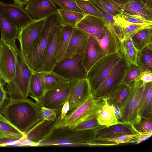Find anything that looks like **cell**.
Returning <instances> with one entry per match:
<instances>
[{
    "label": "cell",
    "instance_id": "1",
    "mask_svg": "<svg viewBox=\"0 0 152 152\" xmlns=\"http://www.w3.org/2000/svg\"><path fill=\"white\" fill-rule=\"evenodd\" d=\"M41 107L36 102L27 98H9L0 113L20 132L25 133L42 120Z\"/></svg>",
    "mask_w": 152,
    "mask_h": 152
},
{
    "label": "cell",
    "instance_id": "2",
    "mask_svg": "<svg viewBox=\"0 0 152 152\" xmlns=\"http://www.w3.org/2000/svg\"><path fill=\"white\" fill-rule=\"evenodd\" d=\"M58 12L46 18L41 31L29 53L24 57L32 72H40L42 69L47 48L52 35L62 26Z\"/></svg>",
    "mask_w": 152,
    "mask_h": 152
},
{
    "label": "cell",
    "instance_id": "3",
    "mask_svg": "<svg viewBox=\"0 0 152 152\" xmlns=\"http://www.w3.org/2000/svg\"><path fill=\"white\" fill-rule=\"evenodd\" d=\"M106 100L95 96L92 93L83 103L68 113L63 118H60L55 128L72 129L83 121L97 118Z\"/></svg>",
    "mask_w": 152,
    "mask_h": 152
},
{
    "label": "cell",
    "instance_id": "4",
    "mask_svg": "<svg viewBox=\"0 0 152 152\" xmlns=\"http://www.w3.org/2000/svg\"><path fill=\"white\" fill-rule=\"evenodd\" d=\"M96 129L76 131L68 128L55 129L51 134L39 142L38 146H86L94 138Z\"/></svg>",
    "mask_w": 152,
    "mask_h": 152
},
{
    "label": "cell",
    "instance_id": "5",
    "mask_svg": "<svg viewBox=\"0 0 152 152\" xmlns=\"http://www.w3.org/2000/svg\"><path fill=\"white\" fill-rule=\"evenodd\" d=\"M12 48L16 58V72L13 79L7 84V92L9 98H27L32 71L25 61L20 49L17 47Z\"/></svg>",
    "mask_w": 152,
    "mask_h": 152
},
{
    "label": "cell",
    "instance_id": "6",
    "mask_svg": "<svg viewBox=\"0 0 152 152\" xmlns=\"http://www.w3.org/2000/svg\"><path fill=\"white\" fill-rule=\"evenodd\" d=\"M122 56L120 52L105 55L94 65L88 72L87 77L92 92L99 86Z\"/></svg>",
    "mask_w": 152,
    "mask_h": 152
},
{
    "label": "cell",
    "instance_id": "7",
    "mask_svg": "<svg viewBox=\"0 0 152 152\" xmlns=\"http://www.w3.org/2000/svg\"><path fill=\"white\" fill-rule=\"evenodd\" d=\"M123 56V55H122ZM129 65L123 56L99 86L92 92L95 96L106 99L122 83Z\"/></svg>",
    "mask_w": 152,
    "mask_h": 152
},
{
    "label": "cell",
    "instance_id": "8",
    "mask_svg": "<svg viewBox=\"0 0 152 152\" xmlns=\"http://www.w3.org/2000/svg\"><path fill=\"white\" fill-rule=\"evenodd\" d=\"M132 90L126 101L120 108L121 118L120 122H129L133 124L140 119L138 114L139 105L145 84L140 80L131 83Z\"/></svg>",
    "mask_w": 152,
    "mask_h": 152
},
{
    "label": "cell",
    "instance_id": "9",
    "mask_svg": "<svg viewBox=\"0 0 152 152\" xmlns=\"http://www.w3.org/2000/svg\"><path fill=\"white\" fill-rule=\"evenodd\" d=\"M83 55L64 58L56 63L52 71L67 81L87 78V73L82 64Z\"/></svg>",
    "mask_w": 152,
    "mask_h": 152
},
{
    "label": "cell",
    "instance_id": "10",
    "mask_svg": "<svg viewBox=\"0 0 152 152\" xmlns=\"http://www.w3.org/2000/svg\"><path fill=\"white\" fill-rule=\"evenodd\" d=\"M17 60L13 48L0 39V76L7 84L14 78L16 72Z\"/></svg>",
    "mask_w": 152,
    "mask_h": 152
},
{
    "label": "cell",
    "instance_id": "11",
    "mask_svg": "<svg viewBox=\"0 0 152 152\" xmlns=\"http://www.w3.org/2000/svg\"><path fill=\"white\" fill-rule=\"evenodd\" d=\"M71 92L69 81H66L45 93L41 107L61 110L64 103L68 100Z\"/></svg>",
    "mask_w": 152,
    "mask_h": 152
},
{
    "label": "cell",
    "instance_id": "12",
    "mask_svg": "<svg viewBox=\"0 0 152 152\" xmlns=\"http://www.w3.org/2000/svg\"><path fill=\"white\" fill-rule=\"evenodd\" d=\"M46 18L32 22L20 28L18 39L20 50L24 57L30 53L43 26Z\"/></svg>",
    "mask_w": 152,
    "mask_h": 152
},
{
    "label": "cell",
    "instance_id": "13",
    "mask_svg": "<svg viewBox=\"0 0 152 152\" xmlns=\"http://www.w3.org/2000/svg\"><path fill=\"white\" fill-rule=\"evenodd\" d=\"M69 81L71 92L67 100L69 106L68 113L83 103L92 94L89 83L87 78Z\"/></svg>",
    "mask_w": 152,
    "mask_h": 152
},
{
    "label": "cell",
    "instance_id": "14",
    "mask_svg": "<svg viewBox=\"0 0 152 152\" xmlns=\"http://www.w3.org/2000/svg\"><path fill=\"white\" fill-rule=\"evenodd\" d=\"M60 117L61 113L54 121L41 120L25 133L24 139L31 142L33 146H38L39 142L52 133Z\"/></svg>",
    "mask_w": 152,
    "mask_h": 152
},
{
    "label": "cell",
    "instance_id": "15",
    "mask_svg": "<svg viewBox=\"0 0 152 152\" xmlns=\"http://www.w3.org/2000/svg\"><path fill=\"white\" fill-rule=\"evenodd\" d=\"M103 18L86 15L75 27L94 37L102 39L107 28Z\"/></svg>",
    "mask_w": 152,
    "mask_h": 152
},
{
    "label": "cell",
    "instance_id": "16",
    "mask_svg": "<svg viewBox=\"0 0 152 152\" xmlns=\"http://www.w3.org/2000/svg\"><path fill=\"white\" fill-rule=\"evenodd\" d=\"M25 8L35 20L42 19L57 12L58 9L52 0H28Z\"/></svg>",
    "mask_w": 152,
    "mask_h": 152
},
{
    "label": "cell",
    "instance_id": "17",
    "mask_svg": "<svg viewBox=\"0 0 152 152\" xmlns=\"http://www.w3.org/2000/svg\"><path fill=\"white\" fill-rule=\"evenodd\" d=\"M0 12L10 18L21 28L34 20L25 7L15 4H8L0 1Z\"/></svg>",
    "mask_w": 152,
    "mask_h": 152
},
{
    "label": "cell",
    "instance_id": "18",
    "mask_svg": "<svg viewBox=\"0 0 152 152\" xmlns=\"http://www.w3.org/2000/svg\"><path fill=\"white\" fill-rule=\"evenodd\" d=\"M138 134L132 124L119 122L108 127L106 126L96 129L95 132V139L110 138L127 134Z\"/></svg>",
    "mask_w": 152,
    "mask_h": 152
},
{
    "label": "cell",
    "instance_id": "19",
    "mask_svg": "<svg viewBox=\"0 0 152 152\" xmlns=\"http://www.w3.org/2000/svg\"><path fill=\"white\" fill-rule=\"evenodd\" d=\"M20 30L13 21L0 12L1 39L11 47H16L15 42L18 39Z\"/></svg>",
    "mask_w": 152,
    "mask_h": 152
},
{
    "label": "cell",
    "instance_id": "20",
    "mask_svg": "<svg viewBox=\"0 0 152 152\" xmlns=\"http://www.w3.org/2000/svg\"><path fill=\"white\" fill-rule=\"evenodd\" d=\"M104 56L96 39L93 36L89 35L82 60L83 65L87 73L94 65Z\"/></svg>",
    "mask_w": 152,
    "mask_h": 152
},
{
    "label": "cell",
    "instance_id": "21",
    "mask_svg": "<svg viewBox=\"0 0 152 152\" xmlns=\"http://www.w3.org/2000/svg\"><path fill=\"white\" fill-rule=\"evenodd\" d=\"M89 35L74 27L67 49L66 58H71L84 53Z\"/></svg>",
    "mask_w": 152,
    "mask_h": 152
},
{
    "label": "cell",
    "instance_id": "22",
    "mask_svg": "<svg viewBox=\"0 0 152 152\" xmlns=\"http://www.w3.org/2000/svg\"><path fill=\"white\" fill-rule=\"evenodd\" d=\"M62 25L58 27L52 36L48 46L41 71H52L56 63L55 56L60 39Z\"/></svg>",
    "mask_w": 152,
    "mask_h": 152
},
{
    "label": "cell",
    "instance_id": "23",
    "mask_svg": "<svg viewBox=\"0 0 152 152\" xmlns=\"http://www.w3.org/2000/svg\"><path fill=\"white\" fill-rule=\"evenodd\" d=\"M121 13L142 20L152 21V11L140 0H129L124 5Z\"/></svg>",
    "mask_w": 152,
    "mask_h": 152
},
{
    "label": "cell",
    "instance_id": "24",
    "mask_svg": "<svg viewBox=\"0 0 152 152\" xmlns=\"http://www.w3.org/2000/svg\"><path fill=\"white\" fill-rule=\"evenodd\" d=\"M94 38L99 44L105 55H109L120 52L119 40L108 28L102 38Z\"/></svg>",
    "mask_w": 152,
    "mask_h": 152
},
{
    "label": "cell",
    "instance_id": "25",
    "mask_svg": "<svg viewBox=\"0 0 152 152\" xmlns=\"http://www.w3.org/2000/svg\"><path fill=\"white\" fill-rule=\"evenodd\" d=\"M45 91L41 72H32L30 81L28 96L40 104Z\"/></svg>",
    "mask_w": 152,
    "mask_h": 152
},
{
    "label": "cell",
    "instance_id": "26",
    "mask_svg": "<svg viewBox=\"0 0 152 152\" xmlns=\"http://www.w3.org/2000/svg\"><path fill=\"white\" fill-rule=\"evenodd\" d=\"M138 134H127L110 138H94L88 144V146H115L124 143H135Z\"/></svg>",
    "mask_w": 152,
    "mask_h": 152
},
{
    "label": "cell",
    "instance_id": "27",
    "mask_svg": "<svg viewBox=\"0 0 152 152\" xmlns=\"http://www.w3.org/2000/svg\"><path fill=\"white\" fill-rule=\"evenodd\" d=\"M131 90V83H122L106 99L107 102L110 105L120 108L126 101Z\"/></svg>",
    "mask_w": 152,
    "mask_h": 152
},
{
    "label": "cell",
    "instance_id": "28",
    "mask_svg": "<svg viewBox=\"0 0 152 152\" xmlns=\"http://www.w3.org/2000/svg\"><path fill=\"white\" fill-rule=\"evenodd\" d=\"M74 27L65 26L62 27L61 37L55 58L56 63L65 58Z\"/></svg>",
    "mask_w": 152,
    "mask_h": 152
},
{
    "label": "cell",
    "instance_id": "29",
    "mask_svg": "<svg viewBox=\"0 0 152 152\" xmlns=\"http://www.w3.org/2000/svg\"><path fill=\"white\" fill-rule=\"evenodd\" d=\"M25 137V134L20 132L0 113V140H18Z\"/></svg>",
    "mask_w": 152,
    "mask_h": 152
},
{
    "label": "cell",
    "instance_id": "30",
    "mask_svg": "<svg viewBox=\"0 0 152 152\" xmlns=\"http://www.w3.org/2000/svg\"><path fill=\"white\" fill-rule=\"evenodd\" d=\"M97 119L99 124L106 127L119 122L115 115L113 106L109 105L106 100L99 111Z\"/></svg>",
    "mask_w": 152,
    "mask_h": 152
},
{
    "label": "cell",
    "instance_id": "31",
    "mask_svg": "<svg viewBox=\"0 0 152 152\" xmlns=\"http://www.w3.org/2000/svg\"><path fill=\"white\" fill-rule=\"evenodd\" d=\"M132 40L134 48L138 51L152 45V27L139 31L132 36Z\"/></svg>",
    "mask_w": 152,
    "mask_h": 152
},
{
    "label": "cell",
    "instance_id": "32",
    "mask_svg": "<svg viewBox=\"0 0 152 152\" xmlns=\"http://www.w3.org/2000/svg\"><path fill=\"white\" fill-rule=\"evenodd\" d=\"M62 26L75 27L86 15L58 8V12Z\"/></svg>",
    "mask_w": 152,
    "mask_h": 152
},
{
    "label": "cell",
    "instance_id": "33",
    "mask_svg": "<svg viewBox=\"0 0 152 152\" xmlns=\"http://www.w3.org/2000/svg\"><path fill=\"white\" fill-rule=\"evenodd\" d=\"M137 63L145 70L152 71V45H148L138 52Z\"/></svg>",
    "mask_w": 152,
    "mask_h": 152
},
{
    "label": "cell",
    "instance_id": "34",
    "mask_svg": "<svg viewBox=\"0 0 152 152\" xmlns=\"http://www.w3.org/2000/svg\"><path fill=\"white\" fill-rule=\"evenodd\" d=\"M44 86L46 92L67 81L60 75L53 71H41Z\"/></svg>",
    "mask_w": 152,
    "mask_h": 152
},
{
    "label": "cell",
    "instance_id": "35",
    "mask_svg": "<svg viewBox=\"0 0 152 152\" xmlns=\"http://www.w3.org/2000/svg\"><path fill=\"white\" fill-rule=\"evenodd\" d=\"M107 12L114 16L121 13L124 5L117 3L111 0H92Z\"/></svg>",
    "mask_w": 152,
    "mask_h": 152
},
{
    "label": "cell",
    "instance_id": "36",
    "mask_svg": "<svg viewBox=\"0 0 152 152\" xmlns=\"http://www.w3.org/2000/svg\"><path fill=\"white\" fill-rule=\"evenodd\" d=\"M144 70L142 67L138 65H130L125 73L122 83H129L134 81L139 80V77Z\"/></svg>",
    "mask_w": 152,
    "mask_h": 152
},
{
    "label": "cell",
    "instance_id": "37",
    "mask_svg": "<svg viewBox=\"0 0 152 152\" xmlns=\"http://www.w3.org/2000/svg\"><path fill=\"white\" fill-rule=\"evenodd\" d=\"M75 1L79 7L85 15L103 18L97 9L88 0H75Z\"/></svg>",
    "mask_w": 152,
    "mask_h": 152
},
{
    "label": "cell",
    "instance_id": "38",
    "mask_svg": "<svg viewBox=\"0 0 152 152\" xmlns=\"http://www.w3.org/2000/svg\"><path fill=\"white\" fill-rule=\"evenodd\" d=\"M152 120L141 117L140 120L133 126L138 134H147L152 133Z\"/></svg>",
    "mask_w": 152,
    "mask_h": 152
},
{
    "label": "cell",
    "instance_id": "39",
    "mask_svg": "<svg viewBox=\"0 0 152 152\" xmlns=\"http://www.w3.org/2000/svg\"><path fill=\"white\" fill-rule=\"evenodd\" d=\"M60 8L64 10L84 14L77 4L75 0H52Z\"/></svg>",
    "mask_w": 152,
    "mask_h": 152
},
{
    "label": "cell",
    "instance_id": "40",
    "mask_svg": "<svg viewBox=\"0 0 152 152\" xmlns=\"http://www.w3.org/2000/svg\"><path fill=\"white\" fill-rule=\"evenodd\" d=\"M105 126L99 124L97 118L89 119L83 121L77 124L72 129L76 131L97 129Z\"/></svg>",
    "mask_w": 152,
    "mask_h": 152
},
{
    "label": "cell",
    "instance_id": "41",
    "mask_svg": "<svg viewBox=\"0 0 152 152\" xmlns=\"http://www.w3.org/2000/svg\"><path fill=\"white\" fill-rule=\"evenodd\" d=\"M138 51L135 48L120 49V52L130 65H137V59Z\"/></svg>",
    "mask_w": 152,
    "mask_h": 152
},
{
    "label": "cell",
    "instance_id": "42",
    "mask_svg": "<svg viewBox=\"0 0 152 152\" xmlns=\"http://www.w3.org/2000/svg\"><path fill=\"white\" fill-rule=\"evenodd\" d=\"M114 16L118 19L130 23L152 25V21L142 20L121 13Z\"/></svg>",
    "mask_w": 152,
    "mask_h": 152
},
{
    "label": "cell",
    "instance_id": "43",
    "mask_svg": "<svg viewBox=\"0 0 152 152\" xmlns=\"http://www.w3.org/2000/svg\"><path fill=\"white\" fill-rule=\"evenodd\" d=\"M61 110L41 107V114L42 119L48 121H54L58 118Z\"/></svg>",
    "mask_w": 152,
    "mask_h": 152
},
{
    "label": "cell",
    "instance_id": "44",
    "mask_svg": "<svg viewBox=\"0 0 152 152\" xmlns=\"http://www.w3.org/2000/svg\"><path fill=\"white\" fill-rule=\"evenodd\" d=\"M152 88V82H151L145 84V86L141 96L138 110L139 116L141 117L140 113L143 103L146 98L148 93L150 90Z\"/></svg>",
    "mask_w": 152,
    "mask_h": 152
},
{
    "label": "cell",
    "instance_id": "45",
    "mask_svg": "<svg viewBox=\"0 0 152 152\" xmlns=\"http://www.w3.org/2000/svg\"><path fill=\"white\" fill-rule=\"evenodd\" d=\"M139 80H141L143 84L152 82V71L144 70L140 76Z\"/></svg>",
    "mask_w": 152,
    "mask_h": 152
},
{
    "label": "cell",
    "instance_id": "46",
    "mask_svg": "<svg viewBox=\"0 0 152 152\" xmlns=\"http://www.w3.org/2000/svg\"><path fill=\"white\" fill-rule=\"evenodd\" d=\"M152 97L141 114V117H143L152 119Z\"/></svg>",
    "mask_w": 152,
    "mask_h": 152
},
{
    "label": "cell",
    "instance_id": "47",
    "mask_svg": "<svg viewBox=\"0 0 152 152\" xmlns=\"http://www.w3.org/2000/svg\"><path fill=\"white\" fill-rule=\"evenodd\" d=\"M0 79V113L6 98L7 92L4 87V83Z\"/></svg>",
    "mask_w": 152,
    "mask_h": 152
},
{
    "label": "cell",
    "instance_id": "48",
    "mask_svg": "<svg viewBox=\"0 0 152 152\" xmlns=\"http://www.w3.org/2000/svg\"><path fill=\"white\" fill-rule=\"evenodd\" d=\"M132 48L134 47L131 38H126L120 42V49H127Z\"/></svg>",
    "mask_w": 152,
    "mask_h": 152
},
{
    "label": "cell",
    "instance_id": "49",
    "mask_svg": "<svg viewBox=\"0 0 152 152\" xmlns=\"http://www.w3.org/2000/svg\"><path fill=\"white\" fill-rule=\"evenodd\" d=\"M69 109V102L67 101L63 104L61 110L60 119L63 118L68 113Z\"/></svg>",
    "mask_w": 152,
    "mask_h": 152
},
{
    "label": "cell",
    "instance_id": "50",
    "mask_svg": "<svg viewBox=\"0 0 152 152\" xmlns=\"http://www.w3.org/2000/svg\"><path fill=\"white\" fill-rule=\"evenodd\" d=\"M152 88H151L149 91L148 94L147 95L146 98L144 101L143 103L142 106V107L141 109L140 113V115L141 116V114L143 112L144 109L147 105L150 100L151 97H152Z\"/></svg>",
    "mask_w": 152,
    "mask_h": 152
},
{
    "label": "cell",
    "instance_id": "51",
    "mask_svg": "<svg viewBox=\"0 0 152 152\" xmlns=\"http://www.w3.org/2000/svg\"><path fill=\"white\" fill-rule=\"evenodd\" d=\"M152 133L147 134H138V138L135 143L138 144L150 138L152 135Z\"/></svg>",
    "mask_w": 152,
    "mask_h": 152
},
{
    "label": "cell",
    "instance_id": "52",
    "mask_svg": "<svg viewBox=\"0 0 152 152\" xmlns=\"http://www.w3.org/2000/svg\"><path fill=\"white\" fill-rule=\"evenodd\" d=\"M114 109L115 115L118 122H120L121 118V114L120 109L118 107L113 106Z\"/></svg>",
    "mask_w": 152,
    "mask_h": 152
},
{
    "label": "cell",
    "instance_id": "53",
    "mask_svg": "<svg viewBox=\"0 0 152 152\" xmlns=\"http://www.w3.org/2000/svg\"><path fill=\"white\" fill-rule=\"evenodd\" d=\"M150 11H152V0H140Z\"/></svg>",
    "mask_w": 152,
    "mask_h": 152
},
{
    "label": "cell",
    "instance_id": "54",
    "mask_svg": "<svg viewBox=\"0 0 152 152\" xmlns=\"http://www.w3.org/2000/svg\"><path fill=\"white\" fill-rule=\"evenodd\" d=\"M28 0H15V4L23 7L27 4Z\"/></svg>",
    "mask_w": 152,
    "mask_h": 152
},
{
    "label": "cell",
    "instance_id": "55",
    "mask_svg": "<svg viewBox=\"0 0 152 152\" xmlns=\"http://www.w3.org/2000/svg\"><path fill=\"white\" fill-rule=\"evenodd\" d=\"M114 2L122 5L127 3L129 0H111Z\"/></svg>",
    "mask_w": 152,
    "mask_h": 152
},
{
    "label": "cell",
    "instance_id": "56",
    "mask_svg": "<svg viewBox=\"0 0 152 152\" xmlns=\"http://www.w3.org/2000/svg\"><path fill=\"white\" fill-rule=\"evenodd\" d=\"M14 1V3H15V0H13Z\"/></svg>",
    "mask_w": 152,
    "mask_h": 152
},
{
    "label": "cell",
    "instance_id": "57",
    "mask_svg": "<svg viewBox=\"0 0 152 152\" xmlns=\"http://www.w3.org/2000/svg\"><path fill=\"white\" fill-rule=\"evenodd\" d=\"M1 79V78L0 76V79Z\"/></svg>",
    "mask_w": 152,
    "mask_h": 152
},
{
    "label": "cell",
    "instance_id": "58",
    "mask_svg": "<svg viewBox=\"0 0 152 152\" xmlns=\"http://www.w3.org/2000/svg\"></svg>",
    "mask_w": 152,
    "mask_h": 152
}]
</instances>
